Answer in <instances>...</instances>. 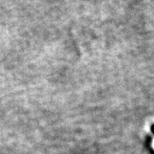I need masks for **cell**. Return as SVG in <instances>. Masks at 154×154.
<instances>
[{
	"mask_svg": "<svg viewBox=\"0 0 154 154\" xmlns=\"http://www.w3.org/2000/svg\"><path fill=\"white\" fill-rule=\"evenodd\" d=\"M152 148L154 150V138L153 139V141H152Z\"/></svg>",
	"mask_w": 154,
	"mask_h": 154,
	"instance_id": "1",
	"label": "cell"
}]
</instances>
